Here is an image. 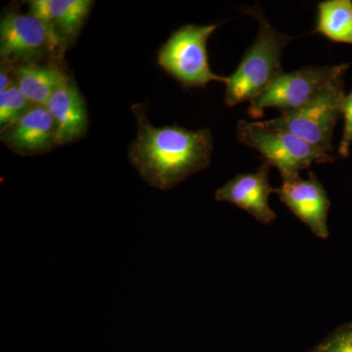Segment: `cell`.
<instances>
[{"label":"cell","mask_w":352,"mask_h":352,"mask_svg":"<svg viewBox=\"0 0 352 352\" xmlns=\"http://www.w3.org/2000/svg\"><path fill=\"white\" fill-rule=\"evenodd\" d=\"M65 45L47 23L31 13H8L0 23V54L9 63H31L45 53L60 54Z\"/></svg>","instance_id":"cell-7"},{"label":"cell","mask_w":352,"mask_h":352,"mask_svg":"<svg viewBox=\"0 0 352 352\" xmlns=\"http://www.w3.org/2000/svg\"><path fill=\"white\" fill-rule=\"evenodd\" d=\"M314 352H352V324L333 333Z\"/></svg>","instance_id":"cell-16"},{"label":"cell","mask_w":352,"mask_h":352,"mask_svg":"<svg viewBox=\"0 0 352 352\" xmlns=\"http://www.w3.org/2000/svg\"><path fill=\"white\" fill-rule=\"evenodd\" d=\"M94 2L89 0H32L31 14L47 23L65 43L82 29Z\"/></svg>","instance_id":"cell-12"},{"label":"cell","mask_w":352,"mask_h":352,"mask_svg":"<svg viewBox=\"0 0 352 352\" xmlns=\"http://www.w3.org/2000/svg\"><path fill=\"white\" fill-rule=\"evenodd\" d=\"M243 12L258 20V34L245 51L237 69L227 76L224 101L228 107L248 101L251 103L283 74L282 55L292 41L291 36L277 31L268 23L258 6L245 7Z\"/></svg>","instance_id":"cell-2"},{"label":"cell","mask_w":352,"mask_h":352,"mask_svg":"<svg viewBox=\"0 0 352 352\" xmlns=\"http://www.w3.org/2000/svg\"><path fill=\"white\" fill-rule=\"evenodd\" d=\"M11 64L12 63H9V62L2 60L1 72H0V94L6 91V90L11 87V82H11L10 78H9L11 72L8 69V67H10Z\"/></svg>","instance_id":"cell-18"},{"label":"cell","mask_w":352,"mask_h":352,"mask_svg":"<svg viewBox=\"0 0 352 352\" xmlns=\"http://www.w3.org/2000/svg\"><path fill=\"white\" fill-rule=\"evenodd\" d=\"M346 97L344 76L326 87L307 105L265 120L268 126L277 127L302 138L326 154L332 155L333 135L342 116V104Z\"/></svg>","instance_id":"cell-5"},{"label":"cell","mask_w":352,"mask_h":352,"mask_svg":"<svg viewBox=\"0 0 352 352\" xmlns=\"http://www.w3.org/2000/svg\"><path fill=\"white\" fill-rule=\"evenodd\" d=\"M2 141L18 154L48 151L56 145L54 120L45 106H32L19 120L2 129Z\"/></svg>","instance_id":"cell-10"},{"label":"cell","mask_w":352,"mask_h":352,"mask_svg":"<svg viewBox=\"0 0 352 352\" xmlns=\"http://www.w3.org/2000/svg\"><path fill=\"white\" fill-rule=\"evenodd\" d=\"M17 85H11L8 89L0 94V126L6 129L32 107Z\"/></svg>","instance_id":"cell-15"},{"label":"cell","mask_w":352,"mask_h":352,"mask_svg":"<svg viewBox=\"0 0 352 352\" xmlns=\"http://www.w3.org/2000/svg\"><path fill=\"white\" fill-rule=\"evenodd\" d=\"M342 116L344 117V126L339 146V154L340 156L347 157L352 144V90L342 101Z\"/></svg>","instance_id":"cell-17"},{"label":"cell","mask_w":352,"mask_h":352,"mask_svg":"<svg viewBox=\"0 0 352 352\" xmlns=\"http://www.w3.org/2000/svg\"><path fill=\"white\" fill-rule=\"evenodd\" d=\"M237 138L241 143L258 151L263 161L277 168L282 179L300 176L312 164L335 162V156L320 151L302 138L265 122H247L241 120L237 124Z\"/></svg>","instance_id":"cell-3"},{"label":"cell","mask_w":352,"mask_h":352,"mask_svg":"<svg viewBox=\"0 0 352 352\" xmlns=\"http://www.w3.org/2000/svg\"><path fill=\"white\" fill-rule=\"evenodd\" d=\"M270 168V164L263 161L256 173L236 175L217 190L215 199L237 206L261 223H272L277 214L268 203L270 194L274 193L268 180Z\"/></svg>","instance_id":"cell-9"},{"label":"cell","mask_w":352,"mask_h":352,"mask_svg":"<svg viewBox=\"0 0 352 352\" xmlns=\"http://www.w3.org/2000/svg\"><path fill=\"white\" fill-rule=\"evenodd\" d=\"M45 107L55 122L56 145L76 140L87 131V107L80 90L71 78L58 88Z\"/></svg>","instance_id":"cell-11"},{"label":"cell","mask_w":352,"mask_h":352,"mask_svg":"<svg viewBox=\"0 0 352 352\" xmlns=\"http://www.w3.org/2000/svg\"><path fill=\"white\" fill-rule=\"evenodd\" d=\"M138 136L129 156L148 184L168 190L210 166L214 142L210 129L189 131L175 124H150L140 105L133 107Z\"/></svg>","instance_id":"cell-1"},{"label":"cell","mask_w":352,"mask_h":352,"mask_svg":"<svg viewBox=\"0 0 352 352\" xmlns=\"http://www.w3.org/2000/svg\"><path fill=\"white\" fill-rule=\"evenodd\" d=\"M219 25H187L176 30L162 46L157 63L186 87H204L210 82H227L208 63L207 43Z\"/></svg>","instance_id":"cell-4"},{"label":"cell","mask_w":352,"mask_h":352,"mask_svg":"<svg viewBox=\"0 0 352 352\" xmlns=\"http://www.w3.org/2000/svg\"><path fill=\"white\" fill-rule=\"evenodd\" d=\"M333 43L352 45L351 0H325L317 4L314 31Z\"/></svg>","instance_id":"cell-14"},{"label":"cell","mask_w":352,"mask_h":352,"mask_svg":"<svg viewBox=\"0 0 352 352\" xmlns=\"http://www.w3.org/2000/svg\"><path fill=\"white\" fill-rule=\"evenodd\" d=\"M351 64L308 66L278 76L270 87L250 103L252 119L263 117L264 110L277 109L281 113L293 112L314 100L333 82L346 75Z\"/></svg>","instance_id":"cell-6"},{"label":"cell","mask_w":352,"mask_h":352,"mask_svg":"<svg viewBox=\"0 0 352 352\" xmlns=\"http://www.w3.org/2000/svg\"><path fill=\"white\" fill-rule=\"evenodd\" d=\"M274 193L316 237L328 239L330 200L312 171L308 173L307 179L296 176L284 180L281 187L274 189Z\"/></svg>","instance_id":"cell-8"},{"label":"cell","mask_w":352,"mask_h":352,"mask_svg":"<svg viewBox=\"0 0 352 352\" xmlns=\"http://www.w3.org/2000/svg\"><path fill=\"white\" fill-rule=\"evenodd\" d=\"M14 76L17 87L34 106H45L58 88L69 78L59 66H41L32 62L18 65Z\"/></svg>","instance_id":"cell-13"}]
</instances>
